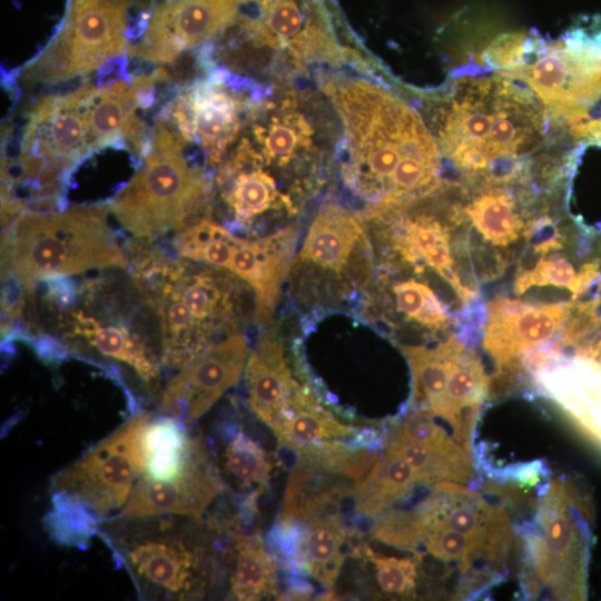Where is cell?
<instances>
[{
	"label": "cell",
	"instance_id": "cell-1",
	"mask_svg": "<svg viewBox=\"0 0 601 601\" xmlns=\"http://www.w3.org/2000/svg\"><path fill=\"white\" fill-rule=\"evenodd\" d=\"M326 92L343 127L345 181L375 216L402 211L442 188L439 146L408 105L361 79L329 82Z\"/></svg>",
	"mask_w": 601,
	"mask_h": 601
},
{
	"label": "cell",
	"instance_id": "cell-2",
	"mask_svg": "<svg viewBox=\"0 0 601 601\" xmlns=\"http://www.w3.org/2000/svg\"><path fill=\"white\" fill-rule=\"evenodd\" d=\"M443 154L480 184H522L543 142L549 116L535 95L499 71L457 77L439 109Z\"/></svg>",
	"mask_w": 601,
	"mask_h": 601
},
{
	"label": "cell",
	"instance_id": "cell-3",
	"mask_svg": "<svg viewBox=\"0 0 601 601\" xmlns=\"http://www.w3.org/2000/svg\"><path fill=\"white\" fill-rule=\"evenodd\" d=\"M108 207H75L45 214L23 209L2 236V277L31 290L51 277L127 260L108 225Z\"/></svg>",
	"mask_w": 601,
	"mask_h": 601
},
{
	"label": "cell",
	"instance_id": "cell-4",
	"mask_svg": "<svg viewBox=\"0 0 601 601\" xmlns=\"http://www.w3.org/2000/svg\"><path fill=\"white\" fill-rule=\"evenodd\" d=\"M534 516L521 525L526 597L585 600L592 545L591 501L574 482L553 479L540 489Z\"/></svg>",
	"mask_w": 601,
	"mask_h": 601
},
{
	"label": "cell",
	"instance_id": "cell-5",
	"mask_svg": "<svg viewBox=\"0 0 601 601\" xmlns=\"http://www.w3.org/2000/svg\"><path fill=\"white\" fill-rule=\"evenodd\" d=\"M187 141L165 117L157 118L144 164L108 209L137 238L154 239L191 225L208 183L184 157Z\"/></svg>",
	"mask_w": 601,
	"mask_h": 601
},
{
	"label": "cell",
	"instance_id": "cell-6",
	"mask_svg": "<svg viewBox=\"0 0 601 601\" xmlns=\"http://www.w3.org/2000/svg\"><path fill=\"white\" fill-rule=\"evenodd\" d=\"M173 516H116L99 532L141 597L187 600L204 592L205 549L190 528Z\"/></svg>",
	"mask_w": 601,
	"mask_h": 601
},
{
	"label": "cell",
	"instance_id": "cell-7",
	"mask_svg": "<svg viewBox=\"0 0 601 601\" xmlns=\"http://www.w3.org/2000/svg\"><path fill=\"white\" fill-rule=\"evenodd\" d=\"M129 0H73L63 27L20 72L28 83L87 75L127 49Z\"/></svg>",
	"mask_w": 601,
	"mask_h": 601
},
{
	"label": "cell",
	"instance_id": "cell-8",
	"mask_svg": "<svg viewBox=\"0 0 601 601\" xmlns=\"http://www.w3.org/2000/svg\"><path fill=\"white\" fill-rule=\"evenodd\" d=\"M140 412L58 472L51 489L72 493L107 519L127 503L146 467L144 436L150 422Z\"/></svg>",
	"mask_w": 601,
	"mask_h": 601
},
{
	"label": "cell",
	"instance_id": "cell-9",
	"mask_svg": "<svg viewBox=\"0 0 601 601\" xmlns=\"http://www.w3.org/2000/svg\"><path fill=\"white\" fill-rule=\"evenodd\" d=\"M97 89L85 83L67 93L45 96L29 110L19 155L42 164L37 189L63 184L76 164L93 152L87 105Z\"/></svg>",
	"mask_w": 601,
	"mask_h": 601
},
{
	"label": "cell",
	"instance_id": "cell-10",
	"mask_svg": "<svg viewBox=\"0 0 601 601\" xmlns=\"http://www.w3.org/2000/svg\"><path fill=\"white\" fill-rule=\"evenodd\" d=\"M254 0H165L147 24L144 38L128 50L131 57L170 63L236 21L240 7Z\"/></svg>",
	"mask_w": 601,
	"mask_h": 601
},
{
	"label": "cell",
	"instance_id": "cell-11",
	"mask_svg": "<svg viewBox=\"0 0 601 601\" xmlns=\"http://www.w3.org/2000/svg\"><path fill=\"white\" fill-rule=\"evenodd\" d=\"M247 353V338L240 333H231L211 345L170 380L161 410L181 422L198 418L238 383Z\"/></svg>",
	"mask_w": 601,
	"mask_h": 601
},
{
	"label": "cell",
	"instance_id": "cell-12",
	"mask_svg": "<svg viewBox=\"0 0 601 601\" xmlns=\"http://www.w3.org/2000/svg\"><path fill=\"white\" fill-rule=\"evenodd\" d=\"M220 490V477L207 449L195 437L184 470L169 480H154L142 474L117 516L176 515L199 522Z\"/></svg>",
	"mask_w": 601,
	"mask_h": 601
},
{
	"label": "cell",
	"instance_id": "cell-13",
	"mask_svg": "<svg viewBox=\"0 0 601 601\" xmlns=\"http://www.w3.org/2000/svg\"><path fill=\"white\" fill-rule=\"evenodd\" d=\"M243 101L225 87V76L216 71L210 80H197L180 90L159 114L166 117L187 141L197 140L210 160L236 137Z\"/></svg>",
	"mask_w": 601,
	"mask_h": 601
},
{
	"label": "cell",
	"instance_id": "cell-14",
	"mask_svg": "<svg viewBox=\"0 0 601 601\" xmlns=\"http://www.w3.org/2000/svg\"><path fill=\"white\" fill-rule=\"evenodd\" d=\"M385 450L406 461L427 487L444 481L464 484L472 476L471 451L423 411L394 428Z\"/></svg>",
	"mask_w": 601,
	"mask_h": 601
},
{
	"label": "cell",
	"instance_id": "cell-15",
	"mask_svg": "<svg viewBox=\"0 0 601 601\" xmlns=\"http://www.w3.org/2000/svg\"><path fill=\"white\" fill-rule=\"evenodd\" d=\"M483 345L497 366L521 361V355L559 337L570 313V302L531 305L497 297L487 304Z\"/></svg>",
	"mask_w": 601,
	"mask_h": 601
},
{
	"label": "cell",
	"instance_id": "cell-16",
	"mask_svg": "<svg viewBox=\"0 0 601 601\" xmlns=\"http://www.w3.org/2000/svg\"><path fill=\"white\" fill-rule=\"evenodd\" d=\"M463 218L464 214L459 206H453L445 221L418 214L394 224L392 240L403 259L420 272L424 269L423 265L433 268L466 305L477 296V292L467 288L460 279L450 244L451 231L461 225Z\"/></svg>",
	"mask_w": 601,
	"mask_h": 601
},
{
	"label": "cell",
	"instance_id": "cell-17",
	"mask_svg": "<svg viewBox=\"0 0 601 601\" xmlns=\"http://www.w3.org/2000/svg\"><path fill=\"white\" fill-rule=\"evenodd\" d=\"M245 24L264 45L286 47L299 58L329 47L321 0H263L259 18Z\"/></svg>",
	"mask_w": 601,
	"mask_h": 601
},
{
	"label": "cell",
	"instance_id": "cell-18",
	"mask_svg": "<svg viewBox=\"0 0 601 601\" xmlns=\"http://www.w3.org/2000/svg\"><path fill=\"white\" fill-rule=\"evenodd\" d=\"M290 240L288 233L260 239L233 235L225 270L233 273L255 292L259 317L268 316L279 298L289 268Z\"/></svg>",
	"mask_w": 601,
	"mask_h": 601
},
{
	"label": "cell",
	"instance_id": "cell-19",
	"mask_svg": "<svg viewBox=\"0 0 601 601\" xmlns=\"http://www.w3.org/2000/svg\"><path fill=\"white\" fill-rule=\"evenodd\" d=\"M248 404L269 427H274L290 406L299 390L292 380L278 339L266 334L254 348L245 366Z\"/></svg>",
	"mask_w": 601,
	"mask_h": 601
},
{
	"label": "cell",
	"instance_id": "cell-20",
	"mask_svg": "<svg viewBox=\"0 0 601 601\" xmlns=\"http://www.w3.org/2000/svg\"><path fill=\"white\" fill-rule=\"evenodd\" d=\"M361 221L337 205L322 208L312 221L299 252V260L342 274L353 262L356 247L365 245Z\"/></svg>",
	"mask_w": 601,
	"mask_h": 601
},
{
	"label": "cell",
	"instance_id": "cell-21",
	"mask_svg": "<svg viewBox=\"0 0 601 601\" xmlns=\"http://www.w3.org/2000/svg\"><path fill=\"white\" fill-rule=\"evenodd\" d=\"M508 185L480 184L463 213L482 237L492 245L506 247L523 236L528 216Z\"/></svg>",
	"mask_w": 601,
	"mask_h": 601
},
{
	"label": "cell",
	"instance_id": "cell-22",
	"mask_svg": "<svg viewBox=\"0 0 601 601\" xmlns=\"http://www.w3.org/2000/svg\"><path fill=\"white\" fill-rule=\"evenodd\" d=\"M296 539L300 564L322 584L332 587L344 561L346 530L332 512L308 515ZM296 522V521H293Z\"/></svg>",
	"mask_w": 601,
	"mask_h": 601
},
{
	"label": "cell",
	"instance_id": "cell-23",
	"mask_svg": "<svg viewBox=\"0 0 601 601\" xmlns=\"http://www.w3.org/2000/svg\"><path fill=\"white\" fill-rule=\"evenodd\" d=\"M418 486L424 485L411 465L385 450L367 475L355 484V508L363 515L376 516L401 500H407Z\"/></svg>",
	"mask_w": 601,
	"mask_h": 601
},
{
	"label": "cell",
	"instance_id": "cell-24",
	"mask_svg": "<svg viewBox=\"0 0 601 601\" xmlns=\"http://www.w3.org/2000/svg\"><path fill=\"white\" fill-rule=\"evenodd\" d=\"M73 317L75 333L100 354L129 364L145 381L151 382L158 376L159 366L150 347L126 324H101L81 312H76Z\"/></svg>",
	"mask_w": 601,
	"mask_h": 601
},
{
	"label": "cell",
	"instance_id": "cell-25",
	"mask_svg": "<svg viewBox=\"0 0 601 601\" xmlns=\"http://www.w3.org/2000/svg\"><path fill=\"white\" fill-rule=\"evenodd\" d=\"M273 430L280 443L295 452L319 442L356 433L354 426L335 420L309 393L300 390Z\"/></svg>",
	"mask_w": 601,
	"mask_h": 601
},
{
	"label": "cell",
	"instance_id": "cell-26",
	"mask_svg": "<svg viewBox=\"0 0 601 601\" xmlns=\"http://www.w3.org/2000/svg\"><path fill=\"white\" fill-rule=\"evenodd\" d=\"M229 585L237 600H259L276 592L275 565L259 535L231 538Z\"/></svg>",
	"mask_w": 601,
	"mask_h": 601
},
{
	"label": "cell",
	"instance_id": "cell-27",
	"mask_svg": "<svg viewBox=\"0 0 601 601\" xmlns=\"http://www.w3.org/2000/svg\"><path fill=\"white\" fill-rule=\"evenodd\" d=\"M194 439L187 436L177 417L150 421L144 436L146 467L144 475L154 480H169L185 467Z\"/></svg>",
	"mask_w": 601,
	"mask_h": 601
},
{
	"label": "cell",
	"instance_id": "cell-28",
	"mask_svg": "<svg viewBox=\"0 0 601 601\" xmlns=\"http://www.w3.org/2000/svg\"><path fill=\"white\" fill-rule=\"evenodd\" d=\"M105 519L77 495L55 491L51 508L42 520L49 538L59 545L86 550L99 534Z\"/></svg>",
	"mask_w": 601,
	"mask_h": 601
},
{
	"label": "cell",
	"instance_id": "cell-29",
	"mask_svg": "<svg viewBox=\"0 0 601 601\" xmlns=\"http://www.w3.org/2000/svg\"><path fill=\"white\" fill-rule=\"evenodd\" d=\"M233 173L236 175L224 197L238 220H250L273 208L278 198V190L272 176L260 168Z\"/></svg>",
	"mask_w": 601,
	"mask_h": 601
},
{
	"label": "cell",
	"instance_id": "cell-30",
	"mask_svg": "<svg viewBox=\"0 0 601 601\" xmlns=\"http://www.w3.org/2000/svg\"><path fill=\"white\" fill-rule=\"evenodd\" d=\"M223 466L228 479L242 490H260L272 469L265 451L242 431L227 444Z\"/></svg>",
	"mask_w": 601,
	"mask_h": 601
},
{
	"label": "cell",
	"instance_id": "cell-31",
	"mask_svg": "<svg viewBox=\"0 0 601 601\" xmlns=\"http://www.w3.org/2000/svg\"><path fill=\"white\" fill-rule=\"evenodd\" d=\"M393 294L397 312L408 319L433 331H444L452 324L444 304L426 284L400 282L393 286Z\"/></svg>",
	"mask_w": 601,
	"mask_h": 601
},
{
	"label": "cell",
	"instance_id": "cell-32",
	"mask_svg": "<svg viewBox=\"0 0 601 601\" xmlns=\"http://www.w3.org/2000/svg\"><path fill=\"white\" fill-rule=\"evenodd\" d=\"M305 134L304 121L293 114L276 117L267 126L255 129L265 158L279 164L288 161L299 147L305 145Z\"/></svg>",
	"mask_w": 601,
	"mask_h": 601
},
{
	"label": "cell",
	"instance_id": "cell-33",
	"mask_svg": "<svg viewBox=\"0 0 601 601\" xmlns=\"http://www.w3.org/2000/svg\"><path fill=\"white\" fill-rule=\"evenodd\" d=\"M366 552L383 592L402 598L415 597L418 558L377 555L368 549Z\"/></svg>",
	"mask_w": 601,
	"mask_h": 601
},
{
	"label": "cell",
	"instance_id": "cell-34",
	"mask_svg": "<svg viewBox=\"0 0 601 601\" xmlns=\"http://www.w3.org/2000/svg\"><path fill=\"white\" fill-rule=\"evenodd\" d=\"M577 275L574 265L564 256L540 258L531 269L519 267L515 290L522 294L532 286L553 285L569 288Z\"/></svg>",
	"mask_w": 601,
	"mask_h": 601
},
{
	"label": "cell",
	"instance_id": "cell-35",
	"mask_svg": "<svg viewBox=\"0 0 601 601\" xmlns=\"http://www.w3.org/2000/svg\"><path fill=\"white\" fill-rule=\"evenodd\" d=\"M570 137L580 145L601 146V97Z\"/></svg>",
	"mask_w": 601,
	"mask_h": 601
}]
</instances>
